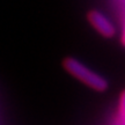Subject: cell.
I'll return each instance as SVG.
<instances>
[{
  "label": "cell",
  "instance_id": "cell-1",
  "mask_svg": "<svg viewBox=\"0 0 125 125\" xmlns=\"http://www.w3.org/2000/svg\"><path fill=\"white\" fill-rule=\"evenodd\" d=\"M62 66L70 75L95 92L102 93L109 88V82L107 79H104L102 75L87 67L82 62L73 57H66L62 59Z\"/></svg>",
  "mask_w": 125,
  "mask_h": 125
},
{
  "label": "cell",
  "instance_id": "cell-3",
  "mask_svg": "<svg viewBox=\"0 0 125 125\" xmlns=\"http://www.w3.org/2000/svg\"><path fill=\"white\" fill-rule=\"evenodd\" d=\"M115 125H125V93L122 90L118 98V105H117V114L114 119Z\"/></svg>",
  "mask_w": 125,
  "mask_h": 125
},
{
  "label": "cell",
  "instance_id": "cell-2",
  "mask_svg": "<svg viewBox=\"0 0 125 125\" xmlns=\"http://www.w3.org/2000/svg\"><path fill=\"white\" fill-rule=\"evenodd\" d=\"M87 20L94 28V30L97 31L104 38L110 40L117 34V29L112 21L98 9H90L87 13Z\"/></svg>",
  "mask_w": 125,
  "mask_h": 125
}]
</instances>
